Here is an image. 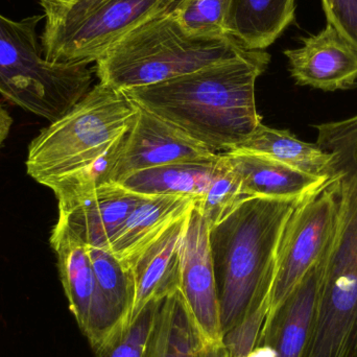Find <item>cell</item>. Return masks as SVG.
I'll use <instances>...</instances> for the list:
<instances>
[{
  "instance_id": "1",
  "label": "cell",
  "mask_w": 357,
  "mask_h": 357,
  "mask_svg": "<svg viewBox=\"0 0 357 357\" xmlns=\"http://www.w3.org/2000/svg\"><path fill=\"white\" fill-rule=\"evenodd\" d=\"M270 61L266 50H248L232 60L123 91L140 108L213 152H230L262 123L255 85Z\"/></svg>"
},
{
  "instance_id": "2",
  "label": "cell",
  "mask_w": 357,
  "mask_h": 357,
  "mask_svg": "<svg viewBox=\"0 0 357 357\" xmlns=\"http://www.w3.org/2000/svg\"><path fill=\"white\" fill-rule=\"evenodd\" d=\"M300 199L245 197L224 220L210 227L222 337L245 314L268 318L279 243Z\"/></svg>"
},
{
  "instance_id": "3",
  "label": "cell",
  "mask_w": 357,
  "mask_h": 357,
  "mask_svg": "<svg viewBox=\"0 0 357 357\" xmlns=\"http://www.w3.org/2000/svg\"><path fill=\"white\" fill-rule=\"evenodd\" d=\"M233 38L187 33L171 10L128 33L96 63L100 83L128 90L162 83L210 65L243 56Z\"/></svg>"
},
{
  "instance_id": "4",
  "label": "cell",
  "mask_w": 357,
  "mask_h": 357,
  "mask_svg": "<svg viewBox=\"0 0 357 357\" xmlns=\"http://www.w3.org/2000/svg\"><path fill=\"white\" fill-rule=\"evenodd\" d=\"M138 111L123 90L100 82L31 140L25 159L27 175L48 187L89 165L127 133Z\"/></svg>"
},
{
  "instance_id": "5",
  "label": "cell",
  "mask_w": 357,
  "mask_h": 357,
  "mask_svg": "<svg viewBox=\"0 0 357 357\" xmlns=\"http://www.w3.org/2000/svg\"><path fill=\"white\" fill-rule=\"evenodd\" d=\"M41 15L13 20L0 14V96L29 114L58 121L91 90L92 70L83 63L44 56Z\"/></svg>"
},
{
  "instance_id": "6",
  "label": "cell",
  "mask_w": 357,
  "mask_h": 357,
  "mask_svg": "<svg viewBox=\"0 0 357 357\" xmlns=\"http://www.w3.org/2000/svg\"><path fill=\"white\" fill-rule=\"evenodd\" d=\"M177 0H50L44 10L41 44L54 63L98 62L128 33Z\"/></svg>"
},
{
  "instance_id": "7",
  "label": "cell",
  "mask_w": 357,
  "mask_h": 357,
  "mask_svg": "<svg viewBox=\"0 0 357 357\" xmlns=\"http://www.w3.org/2000/svg\"><path fill=\"white\" fill-rule=\"evenodd\" d=\"M337 222V199L329 180L316 192L298 202L279 243L276 275L266 323L324 257L333 243Z\"/></svg>"
},
{
  "instance_id": "8",
  "label": "cell",
  "mask_w": 357,
  "mask_h": 357,
  "mask_svg": "<svg viewBox=\"0 0 357 357\" xmlns=\"http://www.w3.org/2000/svg\"><path fill=\"white\" fill-rule=\"evenodd\" d=\"M50 243L69 310L96 350L119 324L96 282L87 245L59 218L52 227Z\"/></svg>"
},
{
  "instance_id": "9",
  "label": "cell",
  "mask_w": 357,
  "mask_h": 357,
  "mask_svg": "<svg viewBox=\"0 0 357 357\" xmlns=\"http://www.w3.org/2000/svg\"><path fill=\"white\" fill-rule=\"evenodd\" d=\"M218 156L178 128L139 107L126 133L113 180L119 184L128 176L144 169L172 163L214 160Z\"/></svg>"
},
{
  "instance_id": "10",
  "label": "cell",
  "mask_w": 357,
  "mask_h": 357,
  "mask_svg": "<svg viewBox=\"0 0 357 357\" xmlns=\"http://www.w3.org/2000/svg\"><path fill=\"white\" fill-rule=\"evenodd\" d=\"M209 229L201 212L193 206L183 236L178 291L202 331L209 339L222 342Z\"/></svg>"
},
{
  "instance_id": "11",
  "label": "cell",
  "mask_w": 357,
  "mask_h": 357,
  "mask_svg": "<svg viewBox=\"0 0 357 357\" xmlns=\"http://www.w3.org/2000/svg\"><path fill=\"white\" fill-rule=\"evenodd\" d=\"M284 56L296 84L323 91L352 87L357 81V50L331 23Z\"/></svg>"
},
{
  "instance_id": "12",
  "label": "cell",
  "mask_w": 357,
  "mask_h": 357,
  "mask_svg": "<svg viewBox=\"0 0 357 357\" xmlns=\"http://www.w3.org/2000/svg\"><path fill=\"white\" fill-rule=\"evenodd\" d=\"M148 197L119 184L105 185L71 205L58 208V218L86 245L109 250L130 214Z\"/></svg>"
},
{
  "instance_id": "13",
  "label": "cell",
  "mask_w": 357,
  "mask_h": 357,
  "mask_svg": "<svg viewBox=\"0 0 357 357\" xmlns=\"http://www.w3.org/2000/svg\"><path fill=\"white\" fill-rule=\"evenodd\" d=\"M326 254L264 324L258 346H270L276 357H303L305 354L312 333Z\"/></svg>"
},
{
  "instance_id": "14",
  "label": "cell",
  "mask_w": 357,
  "mask_h": 357,
  "mask_svg": "<svg viewBox=\"0 0 357 357\" xmlns=\"http://www.w3.org/2000/svg\"><path fill=\"white\" fill-rule=\"evenodd\" d=\"M189 212L172 225L132 266L135 296L127 325L133 323L151 302L160 301L178 291L181 250Z\"/></svg>"
},
{
  "instance_id": "15",
  "label": "cell",
  "mask_w": 357,
  "mask_h": 357,
  "mask_svg": "<svg viewBox=\"0 0 357 357\" xmlns=\"http://www.w3.org/2000/svg\"><path fill=\"white\" fill-rule=\"evenodd\" d=\"M144 357H228L222 342L209 339L180 291L161 300Z\"/></svg>"
},
{
  "instance_id": "16",
  "label": "cell",
  "mask_w": 357,
  "mask_h": 357,
  "mask_svg": "<svg viewBox=\"0 0 357 357\" xmlns=\"http://www.w3.org/2000/svg\"><path fill=\"white\" fill-rule=\"evenodd\" d=\"M224 155L241 178V192L245 197L303 199L331 178L308 175L264 155L243 151Z\"/></svg>"
},
{
  "instance_id": "17",
  "label": "cell",
  "mask_w": 357,
  "mask_h": 357,
  "mask_svg": "<svg viewBox=\"0 0 357 357\" xmlns=\"http://www.w3.org/2000/svg\"><path fill=\"white\" fill-rule=\"evenodd\" d=\"M197 201L190 197H149L133 210L113 237L109 251L128 268L165 231L188 213Z\"/></svg>"
},
{
  "instance_id": "18",
  "label": "cell",
  "mask_w": 357,
  "mask_h": 357,
  "mask_svg": "<svg viewBox=\"0 0 357 357\" xmlns=\"http://www.w3.org/2000/svg\"><path fill=\"white\" fill-rule=\"evenodd\" d=\"M296 0H228L225 31L245 50H264L295 18Z\"/></svg>"
},
{
  "instance_id": "19",
  "label": "cell",
  "mask_w": 357,
  "mask_h": 357,
  "mask_svg": "<svg viewBox=\"0 0 357 357\" xmlns=\"http://www.w3.org/2000/svg\"><path fill=\"white\" fill-rule=\"evenodd\" d=\"M232 151L254 153L316 177L331 178L333 157L318 144L296 137L289 130H278L260 123Z\"/></svg>"
},
{
  "instance_id": "20",
  "label": "cell",
  "mask_w": 357,
  "mask_h": 357,
  "mask_svg": "<svg viewBox=\"0 0 357 357\" xmlns=\"http://www.w3.org/2000/svg\"><path fill=\"white\" fill-rule=\"evenodd\" d=\"M218 159V156L214 160L172 163L144 169L128 176L119 184L138 195H175L199 202L211 182Z\"/></svg>"
},
{
  "instance_id": "21",
  "label": "cell",
  "mask_w": 357,
  "mask_h": 357,
  "mask_svg": "<svg viewBox=\"0 0 357 357\" xmlns=\"http://www.w3.org/2000/svg\"><path fill=\"white\" fill-rule=\"evenodd\" d=\"M87 250L100 293L108 303L119 327L125 326L135 296L133 272L109 250L89 245H87Z\"/></svg>"
},
{
  "instance_id": "22",
  "label": "cell",
  "mask_w": 357,
  "mask_h": 357,
  "mask_svg": "<svg viewBox=\"0 0 357 357\" xmlns=\"http://www.w3.org/2000/svg\"><path fill=\"white\" fill-rule=\"evenodd\" d=\"M126 134L117 138L102 155L82 169L58 178L47 188L54 192L58 208L66 207L105 185L115 184V167L123 149Z\"/></svg>"
},
{
  "instance_id": "23",
  "label": "cell",
  "mask_w": 357,
  "mask_h": 357,
  "mask_svg": "<svg viewBox=\"0 0 357 357\" xmlns=\"http://www.w3.org/2000/svg\"><path fill=\"white\" fill-rule=\"evenodd\" d=\"M245 197L241 192V178L224 154L218 155L213 177L204 193L195 203L209 227L224 220Z\"/></svg>"
},
{
  "instance_id": "24",
  "label": "cell",
  "mask_w": 357,
  "mask_h": 357,
  "mask_svg": "<svg viewBox=\"0 0 357 357\" xmlns=\"http://www.w3.org/2000/svg\"><path fill=\"white\" fill-rule=\"evenodd\" d=\"M160 301L151 302L133 323L113 331L94 350L96 357H144Z\"/></svg>"
},
{
  "instance_id": "25",
  "label": "cell",
  "mask_w": 357,
  "mask_h": 357,
  "mask_svg": "<svg viewBox=\"0 0 357 357\" xmlns=\"http://www.w3.org/2000/svg\"><path fill=\"white\" fill-rule=\"evenodd\" d=\"M228 0H177L171 8L181 26L197 37H226ZM230 37V36H229Z\"/></svg>"
},
{
  "instance_id": "26",
  "label": "cell",
  "mask_w": 357,
  "mask_h": 357,
  "mask_svg": "<svg viewBox=\"0 0 357 357\" xmlns=\"http://www.w3.org/2000/svg\"><path fill=\"white\" fill-rule=\"evenodd\" d=\"M327 22L357 50V0H322Z\"/></svg>"
},
{
  "instance_id": "27",
  "label": "cell",
  "mask_w": 357,
  "mask_h": 357,
  "mask_svg": "<svg viewBox=\"0 0 357 357\" xmlns=\"http://www.w3.org/2000/svg\"><path fill=\"white\" fill-rule=\"evenodd\" d=\"M13 127V117L0 102V151L10 136Z\"/></svg>"
},
{
  "instance_id": "28",
  "label": "cell",
  "mask_w": 357,
  "mask_h": 357,
  "mask_svg": "<svg viewBox=\"0 0 357 357\" xmlns=\"http://www.w3.org/2000/svg\"><path fill=\"white\" fill-rule=\"evenodd\" d=\"M245 357H276V354L270 346L259 345Z\"/></svg>"
},
{
  "instance_id": "29",
  "label": "cell",
  "mask_w": 357,
  "mask_h": 357,
  "mask_svg": "<svg viewBox=\"0 0 357 357\" xmlns=\"http://www.w3.org/2000/svg\"><path fill=\"white\" fill-rule=\"evenodd\" d=\"M50 1V0H39V2Z\"/></svg>"
}]
</instances>
